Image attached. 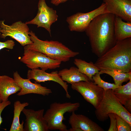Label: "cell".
Instances as JSON below:
<instances>
[{
	"label": "cell",
	"mask_w": 131,
	"mask_h": 131,
	"mask_svg": "<svg viewBox=\"0 0 131 131\" xmlns=\"http://www.w3.org/2000/svg\"><path fill=\"white\" fill-rule=\"evenodd\" d=\"M44 109L35 111L24 108L22 112L25 117L24 131H49L44 117Z\"/></svg>",
	"instance_id": "8fae6325"
},
{
	"label": "cell",
	"mask_w": 131,
	"mask_h": 131,
	"mask_svg": "<svg viewBox=\"0 0 131 131\" xmlns=\"http://www.w3.org/2000/svg\"><path fill=\"white\" fill-rule=\"evenodd\" d=\"M126 84L113 90L114 95L120 103L130 113L131 112V79Z\"/></svg>",
	"instance_id": "e0dca14e"
},
{
	"label": "cell",
	"mask_w": 131,
	"mask_h": 131,
	"mask_svg": "<svg viewBox=\"0 0 131 131\" xmlns=\"http://www.w3.org/2000/svg\"><path fill=\"white\" fill-rule=\"evenodd\" d=\"M29 33L33 42L24 46V49L38 51L61 62H67L71 58L79 54L78 52L73 51L58 41L41 40L32 31H29Z\"/></svg>",
	"instance_id": "3957f363"
},
{
	"label": "cell",
	"mask_w": 131,
	"mask_h": 131,
	"mask_svg": "<svg viewBox=\"0 0 131 131\" xmlns=\"http://www.w3.org/2000/svg\"><path fill=\"white\" fill-rule=\"evenodd\" d=\"M74 63L80 72L86 75L92 81L93 76L100 71L92 62L88 63L80 59H75Z\"/></svg>",
	"instance_id": "44dd1931"
},
{
	"label": "cell",
	"mask_w": 131,
	"mask_h": 131,
	"mask_svg": "<svg viewBox=\"0 0 131 131\" xmlns=\"http://www.w3.org/2000/svg\"><path fill=\"white\" fill-rule=\"evenodd\" d=\"M80 106L79 102H55L51 104L44 115L49 130L68 131L66 125L63 122L64 115L66 112H75Z\"/></svg>",
	"instance_id": "5b68a950"
},
{
	"label": "cell",
	"mask_w": 131,
	"mask_h": 131,
	"mask_svg": "<svg viewBox=\"0 0 131 131\" xmlns=\"http://www.w3.org/2000/svg\"><path fill=\"white\" fill-rule=\"evenodd\" d=\"M1 33L0 32V35L1 34Z\"/></svg>",
	"instance_id": "f546056e"
},
{
	"label": "cell",
	"mask_w": 131,
	"mask_h": 131,
	"mask_svg": "<svg viewBox=\"0 0 131 131\" xmlns=\"http://www.w3.org/2000/svg\"><path fill=\"white\" fill-rule=\"evenodd\" d=\"M115 15L107 12L100 14L91 21L85 32L92 52L98 57L115 44Z\"/></svg>",
	"instance_id": "6da1fadb"
},
{
	"label": "cell",
	"mask_w": 131,
	"mask_h": 131,
	"mask_svg": "<svg viewBox=\"0 0 131 131\" xmlns=\"http://www.w3.org/2000/svg\"><path fill=\"white\" fill-rule=\"evenodd\" d=\"M4 21H0L1 38L5 39L7 36H9L23 46L32 43L29 33V28L25 23L19 21L8 25L4 24Z\"/></svg>",
	"instance_id": "52a82bcc"
},
{
	"label": "cell",
	"mask_w": 131,
	"mask_h": 131,
	"mask_svg": "<svg viewBox=\"0 0 131 131\" xmlns=\"http://www.w3.org/2000/svg\"><path fill=\"white\" fill-rule=\"evenodd\" d=\"M68 0H51V3L53 5L57 6L59 4L64 3Z\"/></svg>",
	"instance_id": "83f0119b"
},
{
	"label": "cell",
	"mask_w": 131,
	"mask_h": 131,
	"mask_svg": "<svg viewBox=\"0 0 131 131\" xmlns=\"http://www.w3.org/2000/svg\"><path fill=\"white\" fill-rule=\"evenodd\" d=\"M2 102V101H1V99H0V102Z\"/></svg>",
	"instance_id": "f1b7e54d"
},
{
	"label": "cell",
	"mask_w": 131,
	"mask_h": 131,
	"mask_svg": "<svg viewBox=\"0 0 131 131\" xmlns=\"http://www.w3.org/2000/svg\"><path fill=\"white\" fill-rule=\"evenodd\" d=\"M110 120V125L108 131H117V121L115 114L110 113L108 115Z\"/></svg>",
	"instance_id": "d4e9b609"
},
{
	"label": "cell",
	"mask_w": 131,
	"mask_h": 131,
	"mask_svg": "<svg viewBox=\"0 0 131 131\" xmlns=\"http://www.w3.org/2000/svg\"><path fill=\"white\" fill-rule=\"evenodd\" d=\"M72 88L80 93L84 99L96 108L102 99L104 90L93 81H82L72 83Z\"/></svg>",
	"instance_id": "9c48e42d"
},
{
	"label": "cell",
	"mask_w": 131,
	"mask_h": 131,
	"mask_svg": "<svg viewBox=\"0 0 131 131\" xmlns=\"http://www.w3.org/2000/svg\"><path fill=\"white\" fill-rule=\"evenodd\" d=\"M115 16L114 33L117 41L131 37V22H124L120 17Z\"/></svg>",
	"instance_id": "d6986e66"
},
{
	"label": "cell",
	"mask_w": 131,
	"mask_h": 131,
	"mask_svg": "<svg viewBox=\"0 0 131 131\" xmlns=\"http://www.w3.org/2000/svg\"><path fill=\"white\" fill-rule=\"evenodd\" d=\"M110 113L121 117L131 125V114L119 102L114 95L113 90L104 91L103 97L99 105L96 108L95 114L97 119L104 122L109 118Z\"/></svg>",
	"instance_id": "277c9868"
},
{
	"label": "cell",
	"mask_w": 131,
	"mask_h": 131,
	"mask_svg": "<svg viewBox=\"0 0 131 131\" xmlns=\"http://www.w3.org/2000/svg\"><path fill=\"white\" fill-rule=\"evenodd\" d=\"M109 13L131 22V0H103Z\"/></svg>",
	"instance_id": "9a60e30c"
},
{
	"label": "cell",
	"mask_w": 131,
	"mask_h": 131,
	"mask_svg": "<svg viewBox=\"0 0 131 131\" xmlns=\"http://www.w3.org/2000/svg\"><path fill=\"white\" fill-rule=\"evenodd\" d=\"M107 12H109L106 4L103 2L98 8L90 12H78L67 17L66 21L70 31L82 32L85 31L91 21L97 16Z\"/></svg>",
	"instance_id": "ba28073f"
},
{
	"label": "cell",
	"mask_w": 131,
	"mask_h": 131,
	"mask_svg": "<svg viewBox=\"0 0 131 131\" xmlns=\"http://www.w3.org/2000/svg\"><path fill=\"white\" fill-rule=\"evenodd\" d=\"M101 74L99 72L93 75L92 79L93 82L99 87L102 88L104 90L108 89L114 90L118 88V86L114 83L106 82L101 79L100 76Z\"/></svg>",
	"instance_id": "603a6c76"
},
{
	"label": "cell",
	"mask_w": 131,
	"mask_h": 131,
	"mask_svg": "<svg viewBox=\"0 0 131 131\" xmlns=\"http://www.w3.org/2000/svg\"><path fill=\"white\" fill-rule=\"evenodd\" d=\"M101 74H105L111 76L113 78L114 84L118 86L122 85L124 82L131 79V72L125 73L116 70H101L99 71Z\"/></svg>",
	"instance_id": "7402d4cb"
},
{
	"label": "cell",
	"mask_w": 131,
	"mask_h": 131,
	"mask_svg": "<svg viewBox=\"0 0 131 131\" xmlns=\"http://www.w3.org/2000/svg\"><path fill=\"white\" fill-rule=\"evenodd\" d=\"M20 60L31 69L40 68L45 71L59 68L61 63L40 52L30 49H24L23 55Z\"/></svg>",
	"instance_id": "8992f818"
},
{
	"label": "cell",
	"mask_w": 131,
	"mask_h": 131,
	"mask_svg": "<svg viewBox=\"0 0 131 131\" xmlns=\"http://www.w3.org/2000/svg\"><path fill=\"white\" fill-rule=\"evenodd\" d=\"M58 74L63 81L71 84L80 81L90 80L87 76L80 72L78 68L75 66L62 69L58 72Z\"/></svg>",
	"instance_id": "ac0fdd59"
},
{
	"label": "cell",
	"mask_w": 131,
	"mask_h": 131,
	"mask_svg": "<svg viewBox=\"0 0 131 131\" xmlns=\"http://www.w3.org/2000/svg\"><path fill=\"white\" fill-rule=\"evenodd\" d=\"M115 116L117 121V131H131V125L119 116L116 114Z\"/></svg>",
	"instance_id": "cb8c5ba5"
},
{
	"label": "cell",
	"mask_w": 131,
	"mask_h": 131,
	"mask_svg": "<svg viewBox=\"0 0 131 131\" xmlns=\"http://www.w3.org/2000/svg\"><path fill=\"white\" fill-rule=\"evenodd\" d=\"M27 78L33 79L36 82L40 83L52 81L60 84L65 90L66 98H70L71 96L68 91V85L67 82L63 81L59 75L57 71L48 73L41 69L37 68L28 70Z\"/></svg>",
	"instance_id": "4fadbf2b"
},
{
	"label": "cell",
	"mask_w": 131,
	"mask_h": 131,
	"mask_svg": "<svg viewBox=\"0 0 131 131\" xmlns=\"http://www.w3.org/2000/svg\"><path fill=\"white\" fill-rule=\"evenodd\" d=\"M38 7V12L35 17L25 23L27 25H36L37 27L44 28L51 36V25L58 19L56 11L48 6L45 0H39Z\"/></svg>",
	"instance_id": "30bf717a"
},
{
	"label": "cell",
	"mask_w": 131,
	"mask_h": 131,
	"mask_svg": "<svg viewBox=\"0 0 131 131\" xmlns=\"http://www.w3.org/2000/svg\"><path fill=\"white\" fill-rule=\"evenodd\" d=\"M15 45L14 41L11 40H8L4 42L0 41V50L4 48L12 49Z\"/></svg>",
	"instance_id": "484cf974"
},
{
	"label": "cell",
	"mask_w": 131,
	"mask_h": 131,
	"mask_svg": "<svg viewBox=\"0 0 131 131\" xmlns=\"http://www.w3.org/2000/svg\"><path fill=\"white\" fill-rule=\"evenodd\" d=\"M98 57L94 64L100 71L131 72V37L117 41L114 46Z\"/></svg>",
	"instance_id": "7a4b0ae2"
},
{
	"label": "cell",
	"mask_w": 131,
	"mask_h": 131,
	"mask_svg": "<svg viewBox=\"0 0 131 131\" xmlns=\"http://www.w3.org/2000/svg\"><path fill=\"white\" fill-rule=\"evenodd\" d=\"M29 105L27 102L21 103L19 100L14 102L13 118L9 131H24V122L23 120L21 123H20L19 117L23 109Z\"/></svg>",
	"instance_id": "ffe728a7"
},
{
	"label": "cell",
	"mask_w": 131,
	"mask_h": 131,
	"mask_svg": "<svg viewBox=\"0 0 131 131\" xmlns=\"http://www.w3.org/2000/svg\"><path fill=\"white\" fill-rule=\"evenodd\" d=\"M21 90L14 78L7 75H0V99L2 101L8 100L9 96Z\"/></svg>",
	"instance_id": "2e32d148"
},
{
	"label": "cell",
	"mask_w": 131,
	"mask_h": 131,
	"mask_svg": "<svg viewBox=\"0 0 131 131\" xmlns=\"http://www.w3.org/2000/svg\"><path fill=\"white\" fill-rule=\"evenodd\" d=\"M68 122L71 128L69 131H104V129L95 122L82 115L72 112Z\"/></svg>",
	"instance_id": "5bb4252c"
},
{
	"label": "cell",
	"mask_w": 131,
	"mask_h": 131,
	"mask_svg": "<svg viewBox=\"0 0 131 131\" xmlns=\"http://www.w3.org/2000/svg\"><path fill=\"white\" fill-rule=\"evenodd\" d=\"M13 75L15 81L21 88V90L17 94L18 96L33 93L44 96H48L52 92L50 89L42 86L39 83H33L29 79L23 78L17 71L14 73Z\"/></svg>",
	"instance_id": "7c38bea8"
},
{
	"label": "cell",
	"mask_w": 131,
	"mask_h": 131,
	"mask_svg": "<svg viewBox=\"0 0 131 131\" xmlns=\"http://www.w3.org/2000/svg\"><path fill=\"white\" fill-rule=\"evenodd\" d=\"M11 104V102L8 100L0 102V126L3 122L2 118L1 116V113L5 108Z\"/></svg>",
	"instance_id": "4316f807"
}]
</instances>
